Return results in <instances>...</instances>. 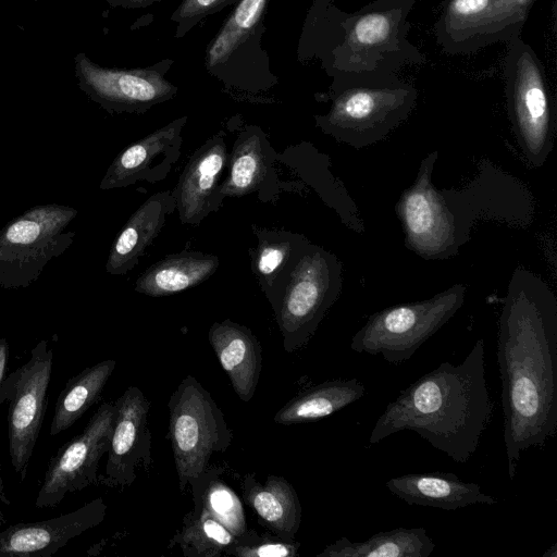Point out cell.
Returning <instances> with one entry per match:
<instances>
[{
  "mask_svg": "<svg viewBox=\"0 0 557 557\" xmlns=\"http://www.w3.org/2000/svg\"><path fill=\"white\" fill-rule=\"evenodd\" d=\"M508 475L521 454L543 447L557 429V297L537 274L517 268L498 320Z\"/></svg>",
  "mask_w": 557,
  "mask_h": 557,
  "instance_id": "obj_1",
  "label": "cell"
},
{
  "mask_svg": "<svg viewBox=\"0 0 557 557\" xmlns=\"http://www.w3.org/2000/svg\"><path fill=\"white\" fill-rule=\"evenodd\" d=\"M437 158L435 150L421 160L414 181L395 206L409 250L426 260L448 259L470 240L478 220L517 227L533 222L534 199L519 180L482 160L467 186L437 189L432 180Z\"/></svg>",
  "mask_w": 557,
  "mask_h": 557,
  "instance_id": "obj_2",
  "label": "cell"
},
{
  "mask_svg": "<svg viewBox=\"0 0 557 557\" xmlns=\"http://www.w3.org/2000/svg\"><path fill=\"white\" fill-rule=\"evenodd\" d=\"M479 338L460 364L442 362L403 389L377 418L369 445L413 431L457 463L476 451L493 412Z\"/></svg>",
  "mask_w": 557,
  "mask_h": 557,
  "instance_id": "obj_3",
  "label": "cell"
},
{
  "mask_svg": "<svg viewBox=\"0 0 557 557\" xmlns=\"http://www.w3.org/2000/svg\"><path fill=\"white\" fill-rule=\"evenodd\" d=\"M417 0H374L356 12L334 8L329 69L334 79L397 75L422 64L424 55L407 38Z\"/></svg>",
  "mask_w": 557,
  "mask_h": 557,
  "instance_id": "obj_4",
  "label": "cell"
},
{
  "mask_svg": "<svg viewBox=\"0 0 557 557\" xmlns=\"http://www.w3.org/2000/svg\"><path fill=\"white\" fill-rule=\"evenodd\" d=\"M331 96L329 112L315 116L317 126L337 141L361 149L384 139L410 115L418 90L398 75L338 78Z\"/></svg>",
  "mask_w": 557,
  "mask_h": 557,
  "instance_id": "obj_5",
  "label": "cell"
},
{
  "mask_svg": "<svg viewBox=\"0 0 557 557\" xmlns=\"http://www.w3.org/2000/svg\"><path fill=\"white\" fill-rule=\"evenodd\" d=\"M342 263L321 246L308 243L290 269L272 306L283 349H302L342 290Z\"/></svg>",
  "mask_w": 557,
  "mask_h": 557,
  "instance_id": "obj_6",
  "label": "cell"
},
{
  "mask_svg": "<svg viewBox=\"0 0 557 557\" xmlns=\"http://www.w3.org/2000/svg\"><path fill=\"white\" fill-rule=\"evenodd\" d=\"M504 77L513 134L529 164L540 168L555 143V106L545 69L520 36L507 42Z\"/></svg>",
  "mask_w": 557,
  "mask_h": 557,
  "instance_id": "obj_7",
  "label": "cell"
},
{
  "mask_svg": "<svg viewBox=\"0 0 557 557\" xmlns=\"http://www.w3.org/2000/svg\"><path fill=\"white\" fill-rule=\"evenodd\" d=\"M168 438L174 457L178 490L186 487L210 465L214 454L233 442L222 409L193 375H186L168 401Z\"/></svg>",
  "mask_w": 557,
  "mask_h": 557,
  "instance_id": "obj_8",
  "label": "cell"
},
{
  "mask_svg": "<svg viewBox=\"0 0 557 557\" xmlns=\"http://www.w3.org/2000/svg\"><path fill=\"white\" fill-rule=\"evenodd\" d=\"M466 293L467 287L457 283L431 298L377 311L355 333L350 348L381 355L393 364L409 360L461 308Z\"/></svg>",
  "mask_w": 557,
  "mask_h": 557,
  "instance_id": "obj_9",
  "label": "cell"
},
{
  "mask_svg": "<svg viewBox=\"0 0 557 557\" xmlns=\"http://www.w3.org/2000/svg\"><path fill=\"white\" fill-rule=\"evenodd\" d=\"M78 211L66 205H38L0 231V287L34 284L48 263L73 243L70 228Z\"/></svg>",
  "mask_w": 557,
  "mask_h": 557,
  "instance_id": "obj_10",
  "label": "cell"
},
{
  "mask_svg": "<svg viewBox=\"0 0 557 557\" xmlns=\"http://www.w3.org/2000/svg\"><path fill=\"white\" fill-rule=\"evenodd\" d=\"M53 350L45 339L32 348L29 359L8 374L0 385V404L8 403L9 455L24 481L47 410Z\"/></svg>",
  "mask_w": 557,
  "mask_h": 557,
  "instance_id": "obj_11",
  "label": "cell"
},
{
  "mask_svg": "<svg viewBox=\"0 0 557 557\" xmlns=\"http://www.w3.org/2000/svg\"><path fill=\"white\" fill-rule=\"evenodd\" d=\"M536 0H446L434 36L450 55L470 54L520 36Z\"/></svg>",
  "mask_w": 557,
  "mask_h": 557,
  "instance_id": "obj_12",
  "label": "cell"
},
{
  "mask_svg": "<svg viewBox=\"0 0 557 557\" xmlns=\"http://www.w3.org/2000/svg\"><path fill=\"white\" fill-rule=\"evenodd\" d=\"M170 59L148 67H104L86 53L74 58L77 85L92 101L110 113H144L172 99L177 87L165 78Z\"/></svg>",
  "mask_w": 557,
  "mask_h": 557,
  "instance_id": "obj_13",
  "label": "cell"
},
{
  "mask_svg": "<svg viewBox=\"0 0 557 557\" xmlns=\"http://www.w3.org/2000/svg\"><path fill=\"white\" fill-rule=\"evenodd\" d=\"M114 417V401L102 403L82 433L59 448L48 463L36 508L55 507L66 494L98 482L99 462L109 450Z\"/></svg>",
  "mask_w": 557,
  "mask_h": 557,
  "instance_id": "obj_14",
  "label": "cell"
},
{
  "mask_svg": "<svg viewBox=\"0 0 557 557\" xmlns=\"http://www.w3.org/2000/svg\"><path fill=\"white\" fill-rule=\"evenodd\" d=\"M115 417L104 474L98 481L109 487H127L140 468L152 465V435L148 426L150 401L137 386L127 387L114 400Z\"/></svg>",
  "mask_w": 557,
  "mask_h": 557,
  "instance_id": "obj_15",
  "label": "cell"
},
{
  "mask_svg": "<svg viewBox=\"0 0 557 557\" xmlns=\"http://www.w3.org/2000/svg\"><path fill=\"white\" fill-rule=\"evenodd\" d=\"M186 123V115L177 117L127 146L112 161L99 188L108 190L164 180L181 156Z\"/></svg>",
  "mask_w": 557,
  "mask_h": 557,
  "instance_id": "obj_16",
  "label": "cell"
},
{
  "mask_svg": "<svg viewBox=\"0 0 557 557\" xmlns=\"http://www.w3.org/2000/svg\"><path fill=\"white\" fill-rule=\"evenodd\" d=\"M102 497L78 509L35 522H18L0 531V557H50L71 540L99 525L107 513Z\"/></svg>",
  "mask_w": 557,
  "mask_h": 557,
  "instance_id": "obj_17",
  "label": "cell"
},
{
  "mask_svg": "<svg viewBox=\"0 0 557 557\" xmlns=\"http://www.w3.org/2000/svg\"><path fill=\"white\" fill-rule=\"evenodd\" d=\"M228 152L223 134L207 139L194 151L174 187L176 210L183 224L199 225L223 202L222 174Z\"/></svg>",
  "mask_w": 557,
  "mask_h": 557,
  "instance_id": "obj_18",
  "label": "cell"
},
{
  "mask_svg": "<svg viewBox=\"0 0 557 557\" xmlns=\"http://www.w3.org/2000/svg\"><path fill=\"white\" fill-rule=\"evenodd\" d=\"M208 339L237 397L250 401L262 368L260 341L249 327L230 319L214 322Z\"/></svg>",
  "mask_w": 557,
  "mask_h": 557,
  "instance_id": "obj_19",
  "label": "cell"
},
{
  "mask_svg": "<svg viewBox=\"0 0 557 557\" xmlns=\"http://www.w3.org/2000/svg\"><path fill=\"white\" fill-rule=\"evenodd\" d=\"M386 488L409 505L456 510L470 505H496L497 499L481 486L454 473L421 472L389 479Z\"/></svg>",
  "mask_w": 557,
  "mask_h": 557,
  "instance_id": "obj_20",
  "label": "cell"
},
{
  "mask_svg": "<svg viewBox=\"0 0 557 557\" xmlns=\"http://www.w3.org/2000/svg\"><path fill=\"white\" fill-rule=\"evenodd\" d=\"M175 209L174 188L156 193L144 201L116 236L106 271L111 275H124L134 269L146 248L161 233L166 216Z\"/></svg>",
  "mask_w": 557,
  "mask_h": 557,
  "instance_id": "obj_21",
  "label": "cell"
},
{
  "mask_svg": "<svg viewBox=\"0 0 557 557\" xmlns=\"http://www.w3.org/2000/svg\"><path fill=\"white\" fill-rule=\"evenodd\" d=\"M244 502L261 525L284 541H294L301 524L302 509L294 486L280 475H269L262 484L255 473L240 479Z\"/></svg>",
  "mask_w": 557,
  "mask_h": 557,
  "instance_id": "obj_22",
  "label": "cell"
},
{
  "mask_svg": "<svg viewBox=\"0 0 557 557\" xmlns=\"http://www.w3.org/2000/svg\"><path fill=\"white\" fill-rule=\"evenodd\" d=\"M276 153L265 134L257 126L244 129L235 139L227 160V175L221 195L243 197L262 188L273 175Z\"/></svg>",
  "mask_w": 557,
  "mask_h": 557,
  "instance_id": "obj_23",
  "label": "cell"
},
{
  "mask_svg": "<svg viewBox=\"0 0 557 557\" xmlns=\"http://www.w3.org/2000/svg\"><path fill=\"white\" fill-rule=\"evenodd\" d=\"M257 245L251 251V270L271 307L300 252L310 242L286 230L255 227Z\"/></svg>",
  "mask_w": 557,
  "mask_h": 557,
  "instance_id": "obj_24",
  "label": "cell"
},
{
  "mask_svg": "<svg viewBox=\"0 0 557 557\" xmlns=\"http://www.w3.org/2000/svg\"><path fill=\"white\" fill-rule=\"evenodd\" d=\"M220 264L215 255L182 251L151 264L135 281V290L150 297H164L200 285Z\"/></svg>",
  "mask_w": 557,
  "mask_h": 557,
  "instance_id": "obj_25",
  "label": "cell"
},
{
  "mask_svg": "<svg viewBox=\"0 0 557 557\" xmlns=\"http://www.w3.org/2000/svg\"><path fill=\"white\" fill-rule=\"evenodd\" d=\"M364 393V384L357 379L325 381L289 399L273 421L281 425L313 422L359 400Z\"/></svg>",
  "mask_w": 557,
  "mask_h": 557,
  "instance_id": "obj_26",
  "label": "cell"
},
{
  "mask_svg": "<svg viewBox=\"0 0 557 557\" xmlns=\"http://www.w3.org/2000/svg\"><path fill=\"white\" fill-rule=\"evenodd\" d=\"M435 543L424 528H396L381 531L364 541L342 536L317 557H428Z\"/></svg>",
  "mask_w": 557,
  "mask_h": 557,
  "instance_id": "obj_27",
  "label": "cell"
},
{
  "mask_svg": "<svg viewBox=\"0 0 557 557\" xmlns=\"http://www.w3.org/2000/svg\"><path fill=\"white\" fill-rule=\"evenodd\" d=\"M115 367V360L107 359L85 368L67 380L57 398L50 435H58L71 428L99 400Z\"/></svg>",
  "mask_w": 557,
  "mask_h": 557,
  "instance_id": "obj_28",
  "label": "cell"
},
{
  "mask_svg": "<svg viewBox=\"0 0 557 557\" xmlns=\"http://www.w3.org/2000/svg\"><path fill=\"white\" fill-rule=\"evenodd\" d=\"M224 468L209 465L190 482L194 508L203 507L235 536L248 530L245 510L236 492L222 474Z\"/></svg>",
  "mask_w": 557,
  "mask_h": 557,
  "instance_id": "obj_29",
  "label": "cell"
},
{
  "mask_svg": "<svg viewBox=\"0 0 557 557\" xmlns=\"http://www.w3.org/2000/svg\"><path fill=\"white\" fill-rule=\"evenodd\" d=\"M236 536L203 507L193 508L169 543L178 546L185 557H221Z\"/></svg>",
  "mask_w": 557,
  "mask_h": 557,
  "instance_id": "obj_30",
  "label": "cell"
},
{
  "mask_svg": "<svg viewBox=\"0 0 557 557\" xmlns=\"http://www.w3.org/2000/svg\"><path fill=\"white\" fill-rule=\"evenodd\" d=\"M269 0H239L236 8L211 40L205 58L206 67L212 71L224 64L247 40L260 23Z\"/></svg>",
  "mask_w": 557,
  "mask_h": 557,
  "instance_id": "obj_31",
  "label": "cell"
},
{
  "mask_svg": "<svg viewBox=\"0 0 557 557\" xmlns=\"http://www.w3.org/2000/svg\"><path fill=\"white\" fill-rule=\"evenodd\" d=\"M300 543L284 541L275 534H259L248 529L236 536L233 545L227 548L225 556L234 557H295L298 555Z\"/></svg>",
  "mask_w": 557,
  "mask_h": 557,
  "instance_id": "obj_32",
  "label": "cell"
},
{
  "mask_svg": "<svg viewBox=\"0 0 557 557\" xmlns=\"http://www.w3.org/2000/svg\"><path fill=\"white\" fill-rule=\"evenodd\" d=\"M239 0H182L171 15V22L176 24L175 37H184L201 20L221 11Z\"/></svg>",
  "mask_w": 557,
  "mask_h": 557,
  "instance_id": "obj_33",
  "label": "cell"
},
{
  "mask_svg": "<svg viewBox=\"0 0 557 557\" xmlns=\"http://www.w3.org/2000/svg\"><path fill=\"white\" fill-rule=\"evenodd\" d=\"M161 0H107L112 8L143 9Z\"/></svg>",
  "mask_w": 557,
  "mask_h": 557,
  "instance_id": "obj_34",
  "label": "cell"
},
{
  "mask_svg": "<svg viewBox=\"0 0 557 557\" xmlns=\"http://www.w3.org/2000/svg\"><path fill=\"white\" fill-rule=\"evenodd\" d=\"M9 361V344L4 337H0V385L3 382Z\"/></svg>",
  "mask_w": 557,
  "mask_h": 557,
  "instance_id": "obj_35",
  "label": "cell"
},
{
  "mask_svg": "<svg viewBox=\"0 0 557 557\" xmlns=\"http://www.w3.org/2000/svg\"><path fill=\"white\" fill-rule=\"evenodd\" d=\"M0 502L3 503L4 505H10L11 504L10 499L7 497L5 492H4V484H3V479H2L1 459H0Z\"/></svg>",
  "mask_w": 557,
  "mask_h": 557,
  "instance_id": "obj_36",
  "label": "cell"
},
{
  "mask_svg": "<svg viewBox=\"0 0 557 557\" xmlns=\"http://www.w3.org/2000/svg\"><path fill=\"white\" fill-rule=\"evenodd\" d=\"M543 557H557V544H553L546 552L543 554Z\"/></svg>",
  "mask_w": 557,
  "mask_h": 557,
  "instance_id": "obj_37",
  "label": "cell"
},
{
  "mask_svg": "<svg viewBox=\"0 0 557 557\" xmlns=\"http://www.w3.org/2000/svg\"><path fill=\"white\" fill-rule=\"evenodd\" d=\"M34 1H42V0H34Z\"/></svg>",
  "mask_w": 557,
  "mask_h": 557,
  "instance_id": "obj_38",
  "label": "cell"
}]
</instances>
